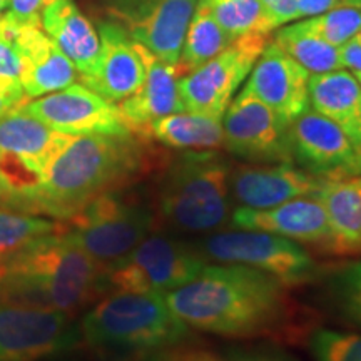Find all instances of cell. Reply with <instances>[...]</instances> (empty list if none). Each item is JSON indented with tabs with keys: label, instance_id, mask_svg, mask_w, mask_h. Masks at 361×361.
<instances>
[{
	"label": "cell",
	"instance_id": "17",
	"mask_svg": "<svg viewBox=\"0 0 361 361\" xmlns=\"http://www.w3.org/2000/svg\"><path fill=\"white\" fill-rule=\"evenodd\" d=\"M310 75L274 40H269L247 75L243 90L263 102L284 124L290 126L310 109Z\"/></svg>",
	"mask_w": 361,
	"mask_h": 361
},
{
	"label": "cell",
	"instance_id": "5",
	"mask_svg": "<svg viewBox=\"0 0 361 361\" xmlns=\"http://www.w3.org/2000/svg\"><path fill=\"white\" fill-rule=\"evenodd\" d=\"M231 168L211 151L171 164L157 192V221L179 233H209L231 221Z\"/></svg>",
	"mask_w": 361,
	"mask_h": 361
},
{
	"label": "cell",
	"instance_id": "13",
	"mask_svg": "<svg viewBox=\"0 0 361 361\" xmlns=\"http://www.w3.org/2000/svg\"><path fill=\"white\" fill-rule=\"evenodd\" d=\"M224 147L252 164L293 162L288 126L269 107L241 90L223 116Z\"/></svg>",
	"mask_w": 361,
	"mask_h": 361
},
{
	"label": "cell",
	"instance_id": "14",
	"mask_svg": "<svg viewBox=\"0 0 361 361\" xmlns=\"http://www.w3.org/2000/svg\"><path fill=\"white\" fill-rule=\"evenodd\" d=\"M197 2L200 0H116L111 12L135 42L159 61L176 66Z\"/></svg>",
	"mask_w": 361,
	"mask_h": 361
},
{
	"label": "cell",
	"instance_id": "40",
	"mask_svg": "<svg viewBox=\"0 0 361 361\" xmlns=\"http://www.w3.org/2000/svg\"><path fill=\"white\" fill-rule=\"evenodd\" d=\"M8 7H11V0H0V19H2V16Z\"/></svg>",
	"mask_w": 361,
	"mask_h": 361
},
{
	"label": "cell",
	"instance_id": "7",
	"mask_svg": "<svg viewBox=\"0 0 361 361\" xmlns=\"http://www.w3.org/2000/svg\"><path fill=\"white\" fill-rule=\"evenodd\" d=\"M64 231L104 273L157 226L156 207L123 189L104 192L75 213Z\"/></svg>",
	"mask_w": 361,
	"mask_h": 361
},
{
	"label": "cell",
	"instance_id": "1",
	"mask_svg": "<svg viewBox=\"0 0 361 361\" xmlns=\"http://www.w3.org/2000/svg\"><path fill=\"white\" fill-rule=\"evenodd\" d=\"M288 286L245 264H206L183 286L166 293L173 313L191 329L226 336L276 335L293 324L298 306Z\"/></svg>",
	"mask_w": 361,
	"mask_h": 361
},
{
	"label": "cell",
	"instance_id": "34",
	"mask_svg": "<svg viewBox=\"0 0 361 361\" xmlns=\"http://www.w3.org/2000/svg\"><path fill=\"white\" fill-rule=\"evenodd\" d=\"M56 0H11L8 16L22 25H42L40 17L45 7Z\"/></svg>",
	"mask_w": 361,
	"mask_h": 361
},
{
	"label": "cell",
	"instance_id": "11",
	"mask_svg": "<svg viewBox=\"0 0 361 361\" xmlns=\"http://www.w3.org/2000/svg\"><path fill=\"white\" fill-rule=\"evenodd\" d=\"M293 164L323 179L361 176V149L335 123L313 109L288 126Z\"/></svg>",
	"mask_w": 361,
	"mask_h": 361
},
{
	"label": "cell",
	"instance_id": "39",
	"mask_svg": "<svg viewBox=\"0 0 361 361\" xmlns=\"http://www.w3.org/2000/svg\"><path fill=\"white\" fill-rule=\"evenodd\" d=\"M300 19H310V17L322 16V13L331 11L341 6V0H295Z\"/></svg>",
	"mask_w": 361,
	"mask_h": 361
},
{
	"label": "cell",
	"instance_id": "24",
	"mask_svg": "<svg viewBox=\"0 0 361 361\" xmlns=\"http://www.w3.org/2000/svg\"><path fill=\"white\" fill-rule=\"evenodd\" d=\"M313 197L324 207L335 255L361 251V176L328 179Z\"/></svg>",
	"mask_w": 361,
	"mask_h": 361
},
{
	"label": "cell",
	"instance_id": "2",
	"mask_svg": "<svg viewBox=\"0 0 361 361\" xmlns=\"http://www.w3.org/2000/svg\"><path fill=\"white\" fill-rule=\"evenodd\" d=\"M102 271L64 228L0 259V305L69 313L101 288Z\"/></svg>",
	"mask_w": 361,
	"mask_h": 361
},
{
	"label": "cell",
	"instance_id": "44",
	"mask_svg": "<svg viewBox=\"0 0 361 361\" xmlns=\"http://www.w3.org/2000/svg\"><path fill=\"white\" fill-rule=\"evenodd\" d=\"M355 78H356V79H358V82L361 84V72H358V74H355Z\"/></svg>",
	"mask_w": 361,
	"mask_h": 361
},
{
	"label": "cell",
	"instance_id": "32",
	"mask_svg": "<svg viewBox=\"0 0 361 361\" xmlns=\"http://www.w3.org/2000/svg\"><path fill=\"white\" fill-rule=\"evenodd\" d=\"M310 350L316 361H361V335L316 329L310 336Z\"/></svg>",
	"mask_w": 361,
	"mask_h": 361
},
{
	"label": "cell",
	"instance_id": "6",
	"mask_svg": "<svg viewBox=\"0 0 361 361\" xmlns=\"http://www.w3.org/2000/svg\"><path fill=\"white\" fill-rule=\"evenodd\" d=\"M69 137L20 109L0 117V207L40 214L49 166Z\"/></svg>",
	"mask_w": 361,
	"mask_h": 361
},
{
	"label": "cell",
	"instance_id": "26",
	"mask_svg": "<svg viewBox=\"0 0 361 361\" xmlns=\"http://www.w3.org/2000/svg\"><path fill=\"white\" fill-rule=\"evenodd\" d=\"M233 40L231 35L226 32L219 22L216 20L209 6H207V0H200L188 25L179 61L176 64L179 78L200 69L219 52H223Z\"/></svg>",
	"mask_w": 361,
	"mask_h": 361
},
{
	"label": "cell",
	"instance_id": "27",
	"mask_svg": "<svg viewBox=\"0 0 361 361\" xmlns=\"http://www.w3.org/2000/svg\"><path fill=\"white\" fill-rule=\"evenodd\" d=\"M274 42L310 74L343 69L340 49L306 30L300 22L281 27L274 35Z\"/></svg>",
	"mask_w": 361,
	"mask_h": 361
},
{
	"label": "cell",
	"instance_id": "31",
	"mask_svg": "<svg viewBox=\"0 0 361 361\" xmlns=\"http://www.w3.org/2000/svg\"><path fill=\"white\" fill-rule=\"evenodd\" d=\"M300 24L328 44L341 47L361 30V11L351 6H340L322 16L301 20Z\"/></svg>",
	"mask_w": 361,
	"mask_h": 361
},
{
	"label": "cell",
	"instance_id": "10",
	"mask_svg": "<svg viewBox=\"0 0 361 361\" xmlns=\"http://www.w3.org/2000/svg\"><path fill=\"white\" fill-rule=\"evenodd\" d=\"M269 35L250 34L234 39L223 52L179 79V94L189 112L223 119L234 92L255 67Z\"/></svg>",
	"mask_w": 361,
	"mask_h": 361
},
{
	"label": "cell",
	"instance_id": "18",
	"mask_svg": "<svg viewBox=\"0 0 361 361\" xmlns=\"http://www.w3.org/2000/svg\"><path fill=\"white\" fill-rule=\"evenodd\" d=\"M229 223L234 229L278 234L300 245L314 246L319 251L335 255V241L326 213L316 197H298L266 209L241 206L233 211Z\"/></svg>",
	"mask_w": 361,
	"mask_h": 361
},
{
	"label": "cell",
	"instance_id": "19",
	"mask_svg": "<svg viewBox=\"0 0 361 361\" xmlns=\"http://www.w3.org/2000/svg\"><path fill=\"white\" fill-rule=\"evenodd\" d=\"M97 32L101 37L97 61L80 80L99 96L119 104L133 96L146 78L139 44L119 22H101Z\"/></svg>",
	"mask_w": 361,
	"mask_h": 361
},
{
	"label": "cell",
	"instance_id": "29",
	"mask_svg": "<svg viewBox=\"0 0 361 361\" xmlns=\"http://www.w3.org/2000/svg\"><path fill=\"white\" fill-rule=\"evenodd\" d=\"M62 226L35 214L0 207V259L24 250L37 239L61 231Z\"/></svg>",
	"mask_w": 361,
	"mask_h": 361
},
{
	"label": "cell",
	"instance_id": "23",
	"mask_svg": "<svg viewBox=\"0 0 361 361\" xmlns=\"http://www.w3.org/2000/svg\"><path fill=\"white\" fill-rule=\"evenodd\" d=\"M40 24L44 32L74 64L80 78L92 71L101 49V37L72 0H56L45 7Z\"/></svg>",
	"mask_w": 361,
	"mask_h": 361
},
{
	"label": "cell",
	"instance_id": "8",
	"mask_svg": "<svg viewBox=\"0 0 361 361\" xmlns=\"http://www.w3.org/2000/svg\"><path fill=\"white\" fill-rule=\"evenodd\" d=\"M207 264L196 246L168 234H149L102 273L101 288L112 293H166L183 286Z\"/></svg>",
	"mask_w": 361,
	"mask_h": 361
},
{
	"label": "cell",
	"instance_id": "38",
	"mask_svg": "<svg viewBox=\"0 0 361 361\" xmlns=\"http://www.w3.org/2000/svg\"><path fill=\"white\" fill-rule=\"evenodd\" d=\"M340 49V59L343 69H351L353 74L361 72V34L358 32L353 39L348 42L343 44Z\"/></svg>",
	"mask_w": 361,
	"mask_h": 361
},
{
	"label": "cell",
	"instance_id": "20",
	"mask_svg": "<svg viewBox=\"0 0 361 361\" xmlns=\"http://www.w3.org/2000/svg\"><path fill=\"white\" fill-rule=\"evenodd\" d=\"M326 180L293 162L239 166L229 173V191L243 207L266 209L298 197H313Z\"/></svg>",
	"mask_w": 361,
	"mask_h": 361
},
{
	"label": "cell",
	"instance_id": "35",
	"mask_svg": "<svg viewBox=\"0 0 361 361\" xmlns=\"http://www.w3.org/2000/svg\"><path fill=\"white\" fill-rule=\"evenodd\" d=\"M25 102L27 96L20 80L0 75V117L19 109Z\"/></svg>",
	"mask_w": 361,
	"mask_h": 361
},
{
	"label": "cell",
	"instance_id": "21",
	"mask_svg": "<svg viewBox=\"0 0 361 361\" xmlns=\"http://www.w3.org/2000/svg\"><path fill=\"white\" fill-rule=\"evenodd\" d=\"M146 67V78L133 96L117 104L126 126L135 135H149V128L161 117L186 111L179 94V74L176 66L166 64L139 44Z\"/></svg>",
	"mask_w": 361,
	"mask_h": 361
},
{
	"label": "cell",
	"instance_id": "36",
	"mask_svg": "<svg viewBox=\"0 0 361 361\" xmlns=\"http://www.w3.org/2000/svg\"><path fill=\"white\" fill-rule=\"evenodd\" d=\"M259 2L276 27L286 25L300 19L295 0H259Z\"/></svg>",
	"mask_w": 361,
	"mask_h": 361
},
{
	"label": "cell",
	"instance_id": "12",
	"mask_svg": "<svg viewBox=\"0 0 361 361\" xmlns=\"http://www.w3.org/2000/svg\"><path fill=\"white\" fill-rule=\"evenodd\" d=\"M19 109L62 134H133L117 104L109 102L84 84H72L57 92L27 101Z\"/></svg>",
	"mask_w": 361,
	"mask_h": 361
},
{
	"label": "cell",
	"instance_id": "28",
	"mask_svg": "<svg viewBox=\"0 0 361 361\" xmlns=\"http://www.w3.org/2000/svg\"><path fill=\"white\" fill-rule=\"evenodd\" d=\"M207 6L233 39L250 34L269 35L276 29L259 0H207Z\"/></svg>",
	"mask_w": 361,
	"mask_h": 361
},
{
	"label": "cell",
	"instance_id": "4",
	"mask_svg": "<svg viewBox=\"0 0 361 361\" xmlns=\"http://www.w3.org/2000/svg\"><path fill=\"white\" fill-rule=\"evenodd\" d=\"M82 336L99 353L128 358L176 348L188 340L189 326L164 295L112 293L84 316Z\"/></svg>",
	"mask_w": 361,
	"mask_h": 361
},
{
	"label": "cell",
	"instance_id": "3",
	"mask_svg": "<svg viewBox=\"0 0 361 361\" xmlns=\"http://www.w3.org/2000/svg\"><path fill=\"white\" fill-rule=\"evenodd\" d=\"M146 164L135 134L71 135L49 166L40 214L67 221L101 194L123 189Z\"/></svg>",
	"mask_w": 361,
	"mask_h": 361
},
{
	"label": "cell",
	"instance_id": "37",
	"mask_svg": "<svg viewBox=\"0 0 361 361\" xmlns=\"http://www.w3.org/2000/svg\"><path fill=\"white\" fill-rule=\"evenodd\" d=\"M20 57L12 42L0 37V75L20 80Z\"/></svg>",
	"mask_w": 361,
	"mask_h": 361
},
{
	"label": "cell",
	"instance_id": "9",
	"mask_svg": "<svg viewBox=\"0 0 361 361\" xmlns=\"http://www.w3.org/2000/svg\"><path fill=\"white\" fill-rule=\"evenodd\" d=\"M206 259L226 264H245L269 274L284 286L311 283L319 268L308 250L293 239L263 231L214 233L196 246Z\"/></svg>",
	"mask_w": 361,
	"mask_h": 361
},
{
	"label": "cell",
	"instance_id": "41",
	"mask_svg": "<svg viewBox=\"0 0 361 361\" xmlns=\"http://www.w3.org/2000/svg\"><path fill=\"white\" fill-rule=\"evenodd\" d=\"M348 6L356 7V8H360V11H361V0H353V2L348 4Z\"/></svg>",
	"mask_w": 361,
	"mask_h": 361
},
{
	"label": "cell",
	"instance_id": "45",
	"mask_svg": "<svg viewBox=\"0 0 361 361\" xmlns=\"http://www.w3.org/2000/svg\"><path fill=\"white\" fill-rule=\"evenodd\" d=\"M360 34H361V30H360Z\"/></svg>",
	"mask_w": 361,
	"mask_h": 361
},
{
	"label": "cell",
	"instance_id": "43",
	"mask_svg": "<svg viewBox=\"0 0 361 361\" xmlns=\"http://www.w3.org/2000/svg\"><path fill=\"white\" fill-rule=\"evenodd\" d=\"M351 2H353V0H341V6H348Z\"/></svg>",
	"mask_w": 361,
	"mask_h": 361
},
{
	"label": "cell",
	"instance_id": "30",
	"mask_svg": "<svg viewBox=\"0 0 361 361\" xmlns=\"http://www.w3.org/2000/svg\"><path fill=\"white\" fill-rule=\"evenodd\" d=\"M328 290L338 313L361 329V259L336 269Z\"/></svg>",
	"mask_w": 361,
	"mask_h": 361
},
{
	"label": "cell",
	"instance_id": "22",
	"mask_svg": "<svg viewBox=\"0 0 361 361\" xmlns=\"http://www.w3.org/2000/svg\"><path fill=\"white\" fill-rule=\"evenodd\" d=\"M310 107L335 123L361 149V84L353 72L338 69L311 74Z\"/></svg>",
	"mask_w": 361,
	"mask_h": 361
},
{
	"label": "cell",
	"instance_id": "33",
	"mask_svg": "<svg viewBox=\"0 0 361 361\" xmlns=\"http://www.w3.org/2000/svg\"><path fill=\"white\" fill-rule=\"evenodd\" d=\"M164 358L171 361H290L273 355L247 353V351H213L197 348H171L166 351Z\"/></svg>",
	"mask_w": 361,
	"mask_h": 361
},
{
	"label": "cell",
	"instance_id": "15",
	"mask_svg": "<svg viewBox=\"0 0 361 361\" xmlns=\"http://www.w3.org/2000/svg\"><path fill=\"white\" fill-rule=\"evenodd\" d=\"M0 37L12 42L20 57V84L25 96L37 99L69 87L79 72L40 25H22L4 13Z\"/></svg>",
	"mask_w": 361,
	"mask_h": 361
},
{
	"label": "cell",
	"instance_id": "16",
	"mask_svg": "<svg viewBox=\"0 0 361 361\" xmlns=\"http://www.w3.org/2000/svg\"><path fill=\"white\" fill-rule=\"evenodd\" d=\"M71 343L67 313L0 305V361H37Z\"/></svg>",
	"mask_w": 361,
	"mask_h": 361
},
{
	"label": "cell",
	"instance_id": "25",
	"mask_svg": "<svg viewBox=\"0 0 361 361\" xmlns=\"http://www.w3.org/2000/svg\"><path fill=\"white\" fill-rule=\"evenodd\" d=\"M149 135L164 146L183 151H213L224 146L223 119L189 111L154 121Z\"/></svg>",
	"mask_w": 361,
	"mask_h": 361
},
{
	"label": "cell",
	"instance_id": "42",
	"mask_svg": "<svg viewBox=\"0 0 361 361\" xmlns=\"http://www.w3.org/2000/svg\"><path fill=\"white\" fill-rule=\"evenodd\" d=\"M151 361H171L168 358H164V356H159V358H152Z\"/></svg>",
	"mask_w": 361,
	"mask_h": 361
}]
</instances>
